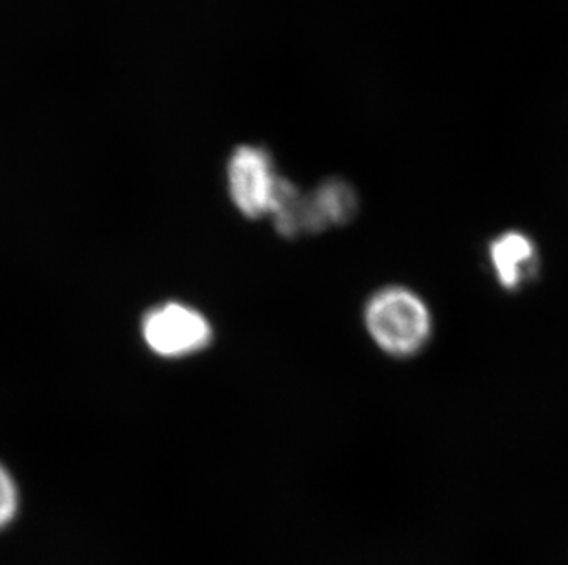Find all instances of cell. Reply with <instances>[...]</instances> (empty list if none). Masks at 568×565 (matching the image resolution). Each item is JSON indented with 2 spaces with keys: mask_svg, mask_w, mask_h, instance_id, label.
<instances>
[{
  "mask_svg": "<svg viewBox=\"0 0 568 565\" xmlns=\"http://www.w3.org/2000/svg\"><path fill=\"white\" fill-rule=\"evenodd\" d=\"M284 178L276 173L267 151L243 145L229 162V189L232 203L248 219L268 217Z\"/></svg>",
  "mask_w": 568,
  "mask_h": 565,
  "instance_id": "2",
  "label": "cell"
},
{
  "mask_svg": "<svg viewBox=\"0 0 568 565\" xmlns=\"http://www.w3.org/2000/svg\"><path fill=\"white\" fill-rule=\"evenodd\" d=\"M359 209V198L349 182L341 178L322 182L306 193V232L318 234L327 228L348 225Z\"/></svg>",
  "mask_w": 568,
  "mask_h": 565,
  "instance_id": "5",
  "label": "cell"
},
{
  "mask_svg": "<svg viewBox=\"0 0 568 565\" xmlns=\"http://www.w3.org/2000/svg\"><path fill=\"white\" fill-rule=\"evenodd\" d=\"M17 507H19V496H17L16 483L0 466V528H4L16 517Z\"/></svg>",
  "mask_w": 568,
  "mask_h": 565,
  "instance_id": "6",
  "label": "cell"
},
{
  "mask_svg": "<svg viewBox=\"0 0 568 565\" xmlns=\"http://www.w3.org/2000/svg\"><path fill=\"white\" fill-rule=\"evenodd\" d=\"M142 335L151 351L161 357H189L209 346L212 326L192 307L166 304L145 316Z\"/></svg>",
  "mask_w": 568,
  "mask_h": 565,
  "instance_id": "3",
  "label": "cell"
},
{
  "mask_svg": "<svg viewBox=\"0 0 568 565\" xmlns=\"http://www.w3.org/2000/svg\"><path fill=\"white\" fill-rule=\"evenodd\" d=\"M365 331L381 352L390 358H413L424 351L435 318L424 296L405 285H386L366 299Z\"/></svg>",
  "mask_w": 568,
  "mask_h": 565,
  "instance_id": "1",
  "label": "cell"
},
{
  "mask_svg": "<svg viewBox=\"0 0 568 565\" xmlns=\"http://www.w3.org/2000/svg\"><path fill=\"white\" fill-rule=\"evenodd\" d=\"M488 259L495 279L508 292L525 288L536 279L541 268L536 243L519 229H508L497 235L489 243Z\"/></svg>",
  "mask_w": 568,
  "mask_h": 565,
  "instance_id": "4",
  "label": "cell"
}]
</instances>
